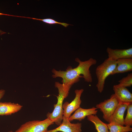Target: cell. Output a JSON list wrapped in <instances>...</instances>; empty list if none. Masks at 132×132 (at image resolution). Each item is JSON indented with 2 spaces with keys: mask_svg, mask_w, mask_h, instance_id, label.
I'll return each mask as SVG.
<instances>
[{
  "mask_svg": "<svg viewBox=\"0 0 132 132\" xmlns=\"http://www.w3.org/2000/svg\"><path fill=\"white\" fill-rule=\"evenodd\" d=\"M109 132H128L132 131V128L130 126H122L114 122L107 124Z\"/></svg>",
  "mask_w": 132,
  "mask_h": 132,
  "instance_id": "9a60e30c",
  "label": "cell"
},
{
  "mask_svg": "<svg viewBox=\"0 0 132 132\" xmlns=\"http://www.w3.org/2000/svg\"><path fill=\"white\" fill-rule=\"evenodd\" d=\"M127 109L126 115L124 120V125L131 127L132 125V103L128 105Z\"/></svg>",
  "mask_w": 132,
  "mask_h": 132,
  "instance_id": "e0dca14e",
  "label": "cell"
},
{
  "mask_svg": "<svg viewBox=\"0 0 132 132\" xmlns=\"http://www.w3.org/2000/svg\"><path fill=\"white\" fill-rule=\"evenodd\" d=\"M113 89L114 94L121 102L132 103V94L126 88L117 85L113 86Z\"/></svg>",
  "mask_w": 132,
  "mask_h": 132,
  "instance_id": "9c48e42d",
  "label": "cell"
},
{
  "mask_svg": "<svg viewBox=\"0 0 132 132\" xmlns=\"http://www.w3.org/2000/svg\"><path fill=\"white\" fill-rule=\"evenodd\" d=\"M116 65V61L110 60L107 58L97 67L95 72L98 82L96 87L99 93L103 90L105 80L109 75H111Z\"/></svg>",
  "mask_w": 132,
  "mask_h": 132,
  "instance_id": "3957f363",
  "label": "cell"
},
{
  "mask_svg": "<svg viewBox=\"0 0 132 132\" xmlns=\"http://www.w3.org/2000/svg\"><path fill=\"white\" fill-rule=\"evenodd\" d=\"M120 103L114 94H113L110 99L97 104L96 107L100 110L103 114V118L108 122Z\"/></svg>",
  "mask_w": 132,
  "mask_h": 132,
  "instance_id": "5b68a950",
  "label": "cell"
},
{
  "mask_svg": "<svg viewBox=\"0 0 132 132\" xmlns=\"http://www.w3.org/2000/svg\"><path fill=\"white\" fill-rule=\"evenodd\" d=\"M116 67L111 75L132 71V58L118 59L116 61Z\"/></svg>",
  "mask_w": 132,
  "mask_h": 132,
  "instance_id": "4fadbf2b",
  "label": "cell"
},
{
  "mask_svg": "<svg viewBox=\"0 0 132 132\" xmlns=\"http://www.w3.org/2000/svg\"><path fill=\"white\" fill-rule=\"evenodd\" d=\"M5 93L4 90L1 89L0 90V100L3 98Z\"/></svg>",
  "mask_w": 132,
  "mask_h": 132,
  "instance_id": "d6986e66",
  "label": "cell"
},
{
  "mask_svg": "<svg viewBox=\"0 0 132 132\" xmlns=\"http://www.w3.org/2000/svg\"><path fill=\"white\" fill-rule=\"evenodd\" d=\"M87 120L94 124L97 132H109L107 124L103 122L96 115L88 116Z\"/></svg>",
  "mask_w": 132,
  "mask_h": 132,
  "instance_id": "5bb4252c",
  "label": "cell"
},
{
  "mask_svg": "<svg viewBox=\"0 0 132 132\" xmlns=\"http://www.w3.org/2000/svg\"><path fill=\"white\" fill-rule=\"evenodd\" d=\"M22 107L17 103L0 102V116L11 115L20 111Z\"/></svg>",
  "mask_w": 132,
  "mask_h": 132,
  "instance_id": "7c38bea8",
  "label": "cell"
},
{
  "mask_svg": "<svg viewBox=\"0 0 132 132\" xmlns=\"http://www.w3.org/2000/svg\"><path fill=\"white\" fill-rule=\"evenodd\" d=\"M97 109L94 107L88 109H83L80 107L75 111L73 115L70 116L69 120L70 122L75 120L81 121L88 116L96 115L98 111Z\"/></svg>",
  "mask_w": 132,
  "mask_h": 132,
  "instance_id": "8fae6325",
  "label": "cell"
},
{
  "mask_svg": "<svg viewBox=\"0 0 132 132\" xmlns=\"http://www.w3.org/2000/svg\"><path fill=\"white\" fill-rule=\"evenodd\" d=\"M55 86L58 90V95L56 96L57 99V102L54 105L53 111L51 113H48L46 116L47 118L59 126L61 124L63 119V102L64 99L68 96L71 87L58 82H55Z\"/></svg>",
  "mask_w": 132,
  "mask_h": 132,
  "instance_id": "7a4b0ae2",
  "label": "cell"
},
{
  "mask_svg": "<svg viewBox=\"0 0 132 132\" xmlns=\"http://www.w3.org/2000/svg\"><path fill=\"white\" fill-rule=\"evenodd\" d=\"M130 104L120 103L110 120L108 123L114 122L123 126L124 113L128 105Z\"/></svg>",
  "mask_w": 132,
  "mask_h": 132,
  "instance_id": "30bf717a",
  "label": "cell"
},
{
  "mask_svg": "<svg viewBox=\"0 0 132 132\" xmlns=\"http://www.w3.org/2000/svg\"><path fill=\"white\" fill-rule=\"evenodd\" d=\"M82 124L77 122L71 123L69 119L63 117L61 124L56 128L47 130L46 132H81Z\"/></svg>",
  "mask_w": 132,
  "mask_h": 132,
  "instance_id": "52a82bcc",
  "label": "cell"
},
{
  "mask_svg": "<svg viewBox=\"0 0 132 132\" xmlns=\"http://www.w3.org/2000/svg\"><path fill=\"white\" fill-rule=\"evenodd\" d=\"M6 33L5 32H3L0 30V34L1 35L2 34H3L4 33Z\"/></svg>",
  "mask_w": 132,
  "mask_h": 132,
  "instance_id": "ffe728a7",
  "label": "cell"
},
{
  "mask_svg": "<svg viewBox=\"0 0 132 132\" xmlns=\"http://www.w3.org/2000/svg\"><path fill=\"white\" fill-rule=\"evenodd\" d=\"M54 123L47 118L42 121H29L21 125L14 132H46L48 127Z\"/></svg>",
  "mask_w": 132,
  "mask_h": 132,
  "instance_id": "277c9868",
  "label": "cell"
},
{
  "mask_svg": "<svg viewBox=\"0 0 132 132\" xmlns=\"http://www.w3.org/2000/svg\"><path fill=\"white\" fill-rule=\"evenodd\" d=\"M4 15V14L0 12V15Z\"/></svg>",
  "mask_w": 132,
  "mask_h": 132,
  "instance_id": "44dd1931",
  "label": "cell"
},
{
  "mask_svg": "<svg viewBox=\"0 0 132 132\" xmlns=\"http://www.w3.org/2000/svg\"><path fill=\"white\" fill-rule=\"evenodd\" d=\"M84 91L82 89L76 90L75 97L74 100L70 103L66 102L63 105V117L69 119L71 114L80 107L82 101L80 97Z\"/></svg>",
  "mask_w": 132,
  "mask_h": 132,
  "instance_id": "8992f818",
  "label": "cell"
},
{
  "mask_svg": "<svg viewBox=\"0 0 132 132\" xmlns=\"http://www.w3.org/2000/svg\"><path fill=\"white\" fill-rule=\"evenodd\" d=\"M34 20L42 21L44 23L49 25H53L56 24H59L66 28L69 25H72L66 23L58 22L51 18H45L41 19L34 18Z\"/></svg>",
  "mask_w": 132,
  "mask_h": 132,
  "instance_id": "ac0fdd59",
  "label": "cell"
},
{
  "mask_svg": "<svg viewBox=\"0 0 132 132\" xmlns=\"http://www.w3.org/2000/svg\"><path fill=\"white\" fill-rule=\"evenodd\" d=\"M75 61L79 64L77 67L74 68L69 66L65 71H57L55 69H53V77L61 78L62 83L71 88L74 84L79 82L80 78L81 77L84 78L85 82H92V78L89 68L91 66L96 64V60L90 58L88 60L83 61L78 58H76Z\"/></svg>",
  "mask_w": 132,
  "mask_h": 132,
  "instance_id": "6da1fadb",
  "label": "cell"
},
{
  "mask_svg": "<svg viewBox=\"0 0 132 132\" xmlns=\"http://www.w3.org/2000/svg\"><path fill=\"white\" fill-rule=\"evenodd\" d=\"M8 132H13L12 131H9Z\"/></svg>",
  "mask_w": 132,
  "mask_h": 132,
  "instance_id": "7402d4cb",
  "label": "cell"
},
{
  "mask_svg": "<svg viewBox=\"0 0 132 132\" xmlns=\"http://www.w3.org/2000/svg\"><path fill=\"white\" fill-rule=\"evenodd\" d=\"M119 86L126 88L130 87L132 85V73H131L128 74L126 77L122 78L118 81Z\"/></svg>",
  "mask_w": 132,
  "mask_h": 132,
  "instance_id": "2e32d148",
  "label": "cell"
},
{
  "mask_svg": "<svg viewBox=\"0 0 132 132\" xmlns=\"http://www.w3.org/2000/svg\"><path fill=\"white\" fill-rule=\"evenodd\" d=\"M108 58L112 61L119 59L132 58V48L126 49H113L108 47L106 50Z\"/></svg>",
  "mask_w": 132,
  "mask_h": 132,
  "instance_id": "ba28073f",
  "label": "cell"
}]
</instances>
